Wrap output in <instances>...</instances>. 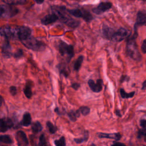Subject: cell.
Masks as SVG:
<instances>
[{
    "instance_id": "d6986e66",
    "label": "cell",
    "mask_w": 146,
    "mask_h": 146,
    "mask_svg": "<svg viewBox=\"0 0 146 146\" xmlns=\"http://www.w3.org/2000/svg\"><path fill=\"white\" fill-rule=\"evenodd\" d=\"M31 124V116L29 112H25L23 115L22 120L20 122V124L23 127H28Z\"/></svg>"
},
{
    "instance_id": "ffe728a7",
    "label": "cell",
    "mask_w": 146,
    "mask_h": 146,
    "mask_svg": "<svg viewBox=\"0 0 146 146\" xmlns=\"http://www.w3.org/2000/svg\"><path fill=\"white\" fill-rule=\"evenodd\" d=\"M67 115H68V116L70 118V120L74 122V121H76V120L78 117H80V112L79 110H78L76 111L71 110L67 113Z\"/></svg>"
},
{
    "instance_id": "603a6c76",
    "label": "cell",
    "mask_w": 146,
    "mask_h": 146,
    "mask_svg": "<svg viewBox=\"0 0 146 146\" xmlns=\"http://www.w3.org/2000/svg\"><path fill=\"white\" fill-rule=\"evenodd\" d=\"M0 141L1 143L7 144H11L13 143L12 139L11 138L10 136L8 135H4L0 136Z\"/></svg>"
},
{
    "instance_id": "d4e9b609",
    "label": "cell",
    "mask_w": 146,
    "mask_h": 146,
    "mask_svg": "<svg viewBox=\"0 0 146 146\" xmlns=\"http://www.w3.org/2000/svg\"><path fill=\"white\" fill-rule=\"evenodd\" d=\"M6 4L10 5H22L24 3L26 0H2Z\"/></svg>"
},
{
    "instance_id": "52a82bcc",
    "label": "cell",
    "mask_w": 146,
    "mask_h": 146,
    "mask_svg": "<svg viewBox=\"0 0 146 146\" xmlns=\"http://www.w3.org/2000/svg\"><path fill=\"white\" fill-rule=\"evenodd\" d=\"M31 34V30L27 26H15V37L20 41L30 37Z\"/></svg>"
},
{
    "instance_id": "3957f363",
    "label": "cell",
    "mask_w": 146,
    "mask_h": 146,
    "mask_svg": "<svg viewBox=\"0 0 146 146\" xmlns=\"http://www.w3.org/2000/svg\"><path fill=\"white\" fill-rule=\"evenodd\" d=\"M21 42L24 46L33 51H42L44 50L46 48V44L44 42L31 36L27 39L21 40Z\"/></svg>"
},
{
    "instance_id": "ee69618b",
    "label": "cell",
    "mask_w": 146,
    "mask_h": 146,
    "mask_svg": "<svg viewBox=\"0 0 146 146\" xmlns=\"http://www.w3.org/2000/svg\"><path fill=\"white\" fill-rule=\"evenodd\" d=\"M140 1H145L146 0H140Z\"/></svg>"
},
{
    "instance_id": "484cf974",
    "label": "cell",
    "mask_w": 146,
    "mask_h": 146,
    "mask_svg": "<svg viewBox=\"0 0 146 146\" xmlns=\"http://www.w3.org/2000/svg\"><path fill=\"white\" fill-rule=\"evenodd\" d=\"M23 92L26 96L27 98L30 99L32 96V91H31V87L29 83H27L25 87L23 88Z\"/></svg>"
},
{
    "instance_id": "f1b7e54d",
    "label": "cell",
    "mask_w": 146,
    "mask_h": 146,
    "mask_svg": "<svg viewBox=\"0 0 146 146\" xmlns=\"http://www.w3.org/2000/svg\"><path fill=\"white\" fill-rule=\"evenodd\" d=\"M120 95L121 98H130L133 96L134 94H135V92H131L130 93H127L125 92L123 88H121L120 90Z\"/></svg>"
},
{
    "instance_id": "83f0119b",
    "label": "cell",
    "mask_w": 146,
    "mask_h": 146,
    "mask_svg": "<svg viewBox=\"0 0 146 146\" xmlns=\"http://www.w3.org/2000/svg\"><path fill=\"white\" fill-rule=\"evenodd\" d=\"M59 72L60 74H63L65 77H67L68 75V72L67 70L66 67L64 65L62 64H58V66Z\"/></svg>"
},
{
    "instance_id": "ac0fdd59",
    "label": "cell",
    "mask_w": 146,
    "mask_h": 146,
    "mask_svg": "<svg viewBox=\"0 0 146 146\" xmlns=\"http://www.w3.org/2000/svg\"><path fill=\"white\" fill-rule=\"evenodd\" d=\"M115 31L113 29L108 27L106 25H104L103 26L102 34H103V35L104 36V38L107 39L111 40L112 36L113 33H115Z\"/></svg>"
},
{
    "instance_id": "44dd1931",
    "label": "cell",
    "mask_w": 146,
    "mask_h": 146,
    "mask_svg": "<svg viewBox=\"0 0 146 146\" xmlns=\"http://www.w3.org/2000/svg\"><path fill=\"white\" fill-rule=\"evenodd\" d=\"M43 127L39 121H36L31 125V130L34 133H38L42 131Z\"/></svg>"
},
{
    "instance_id": "f35d334b",
    "label": "cell",
    "mask_w": 146,
    "mask_h": 146,
    "mask_svg": "<svg viewBox=\"0 0 146 146\" xmlns=\"http://www.w3.org/2000/svg\"><path fill=\"white\" fill-rule=\"evenodd\" d=\"M54 111H55L58 115H63L62 113V112H60V111L59 110V109L58 107H56V108L54 109Z\"/></svg>"
},
{
    "instance_id": "9a60e30c",
    "label": "cell",
    "mask_w": 146,
    "mask_h": 146,
    "mask_svg": "<svg viewBox=\"0 0 146 146\" xmlns=\"http://www.w3.org/2000/svg\"><path fill=\"white\" fill-rule=\"evenodd\" d=\"M146 23V13L144 11H139L137 14L136 22L134 26L135 31H137V27Z\"/></svg>"
},
{
    "instance_id": "d590c367",
    "label": "cell",
    "mask_w": 146,
    "mask_h": 146,
    "mask_svg": "<svg viewBox=\"0 0 146 146\" xmlns=\"http://www.w3.org/2000/svg\"><path fill=\"white\" fill-rule=\"evenodd\" d=\"M141 49L143 53H146V39H145L143 40V42L141 47Z\"/></svg>"
},
{
    "instance_id": "8fae6325",
    "label": "cell",
    "mask_w": 146,
    "mask_h": 146,
    "mask_svg": "<svg viewBox=\"0 0 146 146\" xmlns=\"http://www.w3.org/2000/svg\"><path fill=\"white\" fill-rule=\"evenodd\" d=\"M2 54L3 56L5 58H9L11 56H13V53L12 52V48L8 39L4 40L2 45Z\"/></svg>"
},
{
    "instance_id": "f546056e",
    "label": "cell",
    "mask_w": 146,
    "mask_h": 146,
    "mask_svg": "<svg viewBox=\"0 0 146 146\" xmlns=\"http://www.w3.org/2000/svg\"><path fill=\"white\" fill-rule=\"evenodd\" d=\"M54 144L56 146H65L66 145L65 137L62 136L59 139L55 140L54 141Z\"/></svg>"
},
{
    "instance_id": "5b68a950",
    "label": "cell",
    "mask_w": 146,
    "mask_h": 146,
    "mask_svg": "<svg viewBox=\"0 0 146 146\" xmlns=\"http://www.w3.org/2000/svg\"><path fill=\"white\" fill-rule=\"evenodd\" d=\"M67 10L70 14L77 18H82L87 22H90L94 19L92 15L88 11L84 9H67Z\"/></svg>"
},
{
    "instance_id": "ba28073f",
    "label": "cell",
    "mask_w": 146,
    "mask_h": 146,
    "mask_svg": "<svg viewBox=\"0 0 146 146\" xmlns=\"http://www.w3.org/2000/svg\"><path fill=\"white\" fill-rule=\"evenodd\" d=\"M0 34L1 36H4L6 39H15V27L5 26L1 28Z\"/></svg>"
},
{
    "instance_id": "cb8c5ba5",
    "label": "cell",
    "mask_w": 146,
    "mask_h": 146,
    "mask_svg": "<svg viewBox=\"0 0 146 146\" xmlns=\"http://www.w3.org/2000/svg\"><path fill=\"white\" fill-rule=\"evenodd\" d=\"M88 137H89L88 132L87 131H86L84 132L83 137H82L81 138H74V141L77 144H81L84 141H87L88 139Z\"/></svg>"
},
{
    "instance_id": "b9f144b4",
    "label": "cell",
    "mask_w": 146,
    "mask_h": 146,
    "mask_svg": "<svg viewBox=\"0 0 146 146\" xmlns=\"http://www.w3.org/2000/svg\"><path fill=\"white\" fill-rule=\"evenodd\" d=\"M142 90H146V80L143 82L142 86Z\"/></svg>"
},
{
    "instance_id": "ab89813d",
    "label": "cell",
    "mask_w": 146,
    "mask_h": 146,
    "mask_svg": "<svg viewBox=\"0 0 146 146\" xmlns=\"http://www.w3.org/2000/svg\"><path fill=\"white\" fill-rule=\"evenodd\" d=\"M112 145H125V144H123V143H119V142H116V141L113 142V143L112 144Z\"/></svg>"
},
{
    "instance_id": "e575fe53",
    "label": "cell",
    "mask_w": 146,
    "mask_h": 146,
    "mask_svg": "<svg viewBox=\"0 0 146 146\" xmlns=\"http://www.w3.org/2000/svg\"><path fill=\"white\" fill-rule=\"evenodd\" d=\"M9 91H10V93L11 94V95L13 96H15L17 93V87L15 86H11L9 88Z\"/></svg>"
},
{
    "instance_id": "74e56055",
    "label": "cell",
    "mask_w": 146,
    "mask_h": 146,
    "mask_svg": "<svg viewBox=\"0 0 146 146\" xmlns=\"http://www.w3.org/2000/svg\"><path fill=\"white\" fill-rule=\"evenodd\" d=\"M140 125L143 128H146V120H140Z\"/></svg>"
},
{
    "instance_id": "836d02e7",
    "label": "cell",
    "mask_w": 146,
    "mask_h": 146,
    "mask_svg": "<svg viewBox=\"0 0 146 146\" xmlns=\"http://www.w3.org/2000/svg\"><path fill=\"white\" fill-rule=\"evenodd\" d=\"M144 136L145 138V140L146 141V128H143L142 129H140L138 132V135L137 137L139 138H141V136Z\"/></svg>"
},
{
    "instance_id": "4316f807",
    "label": "cell",
    "mask_w": 146,
    "mask_h": 146,
    "mask_svg": "<svg viewBox=\"0 0 146 146\" xmlns=\"http://www.w3.org/2000/svg\"><path fill=\"white\" fill-rule=\"evenodd\" d=\"M46 125L48 129V131H49V132L51 133V134H54L55 133H56V132L58 130V128L56 125H54L51 121H47L46 123Z\"/></svg>"
},
{
    "instance_id": "6da1fadb",
    "label": "cell",
    "mask_w": 146,
    "mask_h": 146,
    "mask_svg": "<svg viewBox=\"0 0 146 146\" xmlns=\"http://www.w3.org/2000/svg\"><path fill=\"white\" fill-rule=\"evenodd\" d=\"M53 13H55L59 19L64 24L71 28H76L80 25V22L74 19L67 14V10L65 6H52Z\"/></svg>"
},
{
    "instance_id": "7a4b0ae2",
    "label": "cell",
    "mask_w": 146,
    "mask_h": 146,
    "mask_svg": "<svg viewBox=\"0 0 146 146\" xmlns=\"http://www.w3.org/2000/svg\"><path fill=\"white\" fill-rule=\"evenodd\" d=\"M136 36L137 32L135 31L133 35L128 38L127 43V53L128 56L134 60H139L141 57L135 42Z\"/></svg>"
},
{
    "instance_id": "4fadbf2b",
    "label": "cell",
    "mask_w": 146,
    "mask_h": 146,
    "mask_svg": "<svg viewBox=\"0 0 146 146\" xmlns=\"http://www.w3.org/2000/svg\"><path fill=\"white\" fill-rule=\"evenodd\" d=\"M88 84L91 90L94 92H99L103 89V80L99 79L96 80V83L92 79H90L88 81Z\"/></svg>"
},
{
    "instance_id": "1f68e13d",
    "label": "cell",
    "mask_w": 146,
    "mask_h": 146,
    "mask_svg": "<svg viewBox=\"0 0 146 146\" xmlns=\"http://www.w3.org/2000/svg\"><path fill=\"white\" fill-rule=\"evenodd\" d=\"M38 145L42 146V145H47V141L45 139L44 135L42 133L40 137H39V143L38 144Z\"/></svg>"
},
{
    "instance_id": "4dcf8cb0",
    "label": "cell",
    "mask_w": 146,
    "mask_h": 146,
    "mask_svg": "<svg viewBox=\"0 0 146 146\" xmlns=\"http://www.w3.org/2000/svg\"><path fill=\"white\" fill-rule=\"evenodd\" d=\"M79 110L80 113L84 116L87 115L88 114H89V113L90 112V108L87 106H82L79 108Z\"/></svg>"
},
{
    "instance_id": "60d3db41",
    "label": "cell",
    "mask_w": 146,
    "mask_h": 146,
    "mask_svg": "<svg viewBox=\"0 0 146 146\" xmlns=\"http://www.w3.org/2000/svg\"><path fill=\"white\" fill-rule=\"evenodd\" d=\"M115 113H116V115H117V116H121V113H120V111L119 110H116L115 111Z\"/></svg>"
},
{
    "instance_id": "30bf717a",
    "label": "cell",
    "mask_w": 146,
    "mask_h": 146,
    "mask_svg": "<svg viewBox=\"0 0 146 146\" xmlns=\"http://www.w3.org/2000/svg\"><path fill=\"white\" fill-rule=\"evenodd\" d=\"M112 5V3L110 2H102L97 7L92 9V12L98 15L102 14L110 9Z\"/></svg>"
},
{
    "instance_id": "7402d4cb",
    "label": "cell",
    "mask_w": 146,
    "mask_h": 146,
    "mask_svg": "<svg viewBox=\"0 0 146 146\" xmlns=\"http://www.w3.org/2000/svg\"><path fill=\"white\" fill-rule=\"evenodd\" d=\"M83 56L82 55H80L78 56V58H77L76 60L75 61L74 64V70L75 71H79V70L80 69L81 66H82V63L83 61Z\"/></svg>"
},
{
    "instance_id": "7c38bea8",
    "label": "cell",
    "mask_w": 146,
    "mask_h": 146,
    "mask_svg": "<svg viewBox=\"0 0 146 146\" xmlns=\"http://www.w3.org/2000/svg\"><path fill=\"white\" fill-rule=\"evenodd\" d=\"M14 122L9 117H2L0 120V131L5 132L14 126Z\"/></svg>"
},
{
    "instance_id": "e0dca14e",
    "label": "cell",
    "mask_w": 146,
    "mask_h": 146,
    "mask_svg": "<svg viewBox=\"0 0 146 146\" xmlns=\"http://www.w3.org/2000/svg\"><path fill=\"white\" fill-rule=\"evenodd\" d=\"M99 138H106L113 139L116 141L119 140L121 138V135L119 133H106L103 132H99L97 133Z\"/></svg>"
},
{
    "instance_id": "8992f818",
    "label": "cell",
    "mask_w": 146,
    "mask_h": 146,
    "mask_svg": "<svg viewBox=\"0 0 146 146\" xmlns=\"http://www.w3.org/2000/svg\"><path fill=\"white\" fill-rule=\"evenodd\" d=\"M19 10L17 8L10 5H1V17L4 18H11L18 14Z\"/></svg>"
},
{
    "instance_id": "d6a6232c",
    "label": "cell",
    "mask_w": 146,
    "mask_h": 146,
    "mask_svg": "<svg viewBox=\"0 0 146 146\" xmlns=\"http://www.w3.org/2000/svg\"><path fill=\"white\" fill-rule=\"evenodd\" d=\"M23 55V50L21 48L18 49L15 52L13 53V56L15 58H20L22 57Z\"/></svg>"
},
{
    "instance_id": "9c48e42d",
    "label": "cell",
    "mask_w": 146,
    "mask_h": 146,
    "mask_svg": "<svg viewBox=\"0 0 146 146\" xmlns=\"http://www.w3.org/2000/svg\"><path fill=\"white\" fill-rule=\"evenodd\" d=\"M129 35L128 31L124 28L121 27L113 33L111 40L115 42H120L124 39Z\"/></svg>"
},
{
    "instance_id": "277c9868",
    "label": "cell",
    "mask_w": 146,
    "mask_h": 146,
    "mask_svg": "<svg viewBox=\"0 0 146 146\" xmlns=\"http://www.w3.org/2000/svg\"><path fill=\"white\" fill-rule=\"evenodd\" d=\"M58 50L62 56L67 55V62L68 63L74 55V46L71 44H68L66 42L60 41L58 45Z\"/></svg>"
},
{
    "instance_id": "5bb4252c",
    "label": "cell",
    "mask_w": 146,
    "mask_h": 146,
    "mask_svg": "<svg viewBox=\"0 0 146 146\" xmlns=\"http://www.w3.org/2000/svg\"><path fill=\"white\" fill-rule=\"evenodd\" d=\"M15 139L18 145H29V140L26 133L22 131H18L15 133Z\"/></svg>"
},
{
    "instance_id": "2e32d148",
    "label": "cell",
    "mask_w": 146,
    "mask_h": 146,
    "mask_svg": "<svg viewBox=\"0 0 146 146\" xmlns=\"http://www.w3.org/2000/svg\"><path fill=\"white\" fill-rule=\"evenodd\" d=\"M58 19H59L58 15L55 13H53L51 14H48L44 16V17H43L41 19L40 22L42 24L44 25H48L49 24H51L56 22Z\"/></svg>"
},
{
    "instance_id": "8d00e7d4",
    "label": "cell",
    "mask_w": 146,
    "mask_h": 146,
    "mask_svg": "<svg viewBox=\"0 0 146 146\" xmlns=\"http://www.w3.org/2000/svg\"><path fill=\"white\" fill-rule=\"evenodd\" d=\"M73 89H74L75 90H78L79 88V87H80V84H79V83H72V85H71V86Z\"/></svg>"
},
{
    "instance_id": "7bdbcfd3",
    "label": "cell",
    "mask_w": 146,
    "mask_h": 146,
    "mask_svg": "<svg viewBox=\"0 0 146 146\" xmlns=\"http://www.w3.org/2000/svg\"><path fill=\"white\" fill-rule=\"evenodd\" d=\"M44 0H35V2L37 3V4H42L43 3V2H44Z\"/></svg>"
}]
</instances>
